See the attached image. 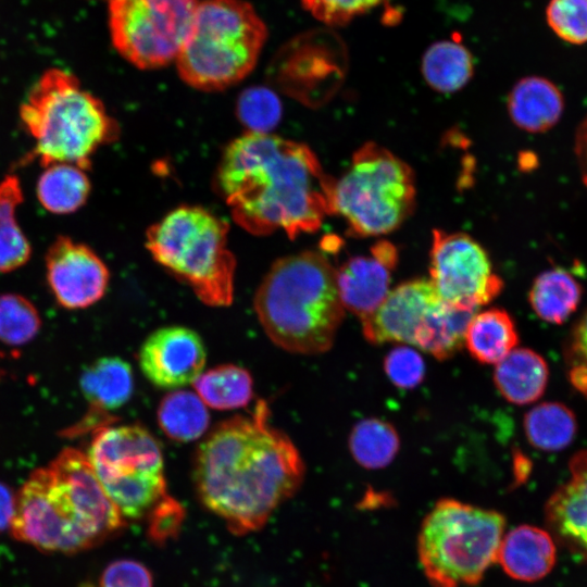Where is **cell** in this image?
<instances>
[{"label":"cell","instance_id":"1","mask_svg":"<svg viewBox=\"0 0 587 587\" xmlns=\"http://www.w3.org/2000/svg\"><path fill=\"white\" fill-rule=\"evenodd\" d=\"M304 472L299 450L270 423L262 399L248 415L211 429L196 451L192 469L199 499L235 535L260 529L300 488Z\"/></svg>","mask_w":587,"mask_h":587},{"label":"cell","instance_id":"2","mask_svg":"<svg viewBox=\"0 0 587 587\" xmlns=\"http://www.w3.org/2000/svg\"><path fill=\"white\" fill-rule=\"evenodd\" d=\"M335 180L305 143L250 132L227 145L215 177L241 228L257 236L283 230L290 239L335 214Z\"/></svg>","mask_w":587,"mask_h":587},{"label":"cell","instance_id":"3","mask_svg":"<svg viewBox=\"0 0 587 587\" xmlns=\"http://www.w3.org/2000/svg\"><path fill=\"white\" fill-rule=\"evenodd\" d=\"M124 525L87 454L65 448L17 491L10 528L15 539L42 551L73 553L102 542Z\"/></svg>","mask_w":587,"mask_h":587},{"label":"cell","instance_id":"4","mask_svg":"<svg viewBox=\"0 0 587 587\" xmlns=\"http://www.w3.org/2000/svg\"><path fill=\"white\" fill-rule=\"evenodd\" d=\"M253 308L274 345L304 355L328 351L345 316L336 268L313 250L276 260L255 291Z\"/></svg>","mask_w":587,"mask_h":587},{"label":"cell","instance_id":"5","mask_svg":"<svg viewBox=\"0 0 587 587\" xmlns=\"http://www.w3.org/2000/svg\"><path fill=\"white\" fill-rule=\"evenodd\" d=\"M20 118L34 140L26 161L47 167L55 163L88 170L91 157L118 136V126L103 103L71 73L50 68L29 90Z\"/></svg>","mask_w":587,"mask_h":587},{"label":"cell","instance_id":"6","mask_svg":"<svg viewBox=\"0 0 587 587\" xmlns=\"http://www.w3.org/2000/svg\"><path fill=\"white\" fill-rule=\"evenodd\" d=\"M228 232V224L208 210L182 205L148 228L146 247L201 302L228 307L236 271V259L227 247Z\"/></svg>","mask_w":587,"mask_h":587},{"label":"cell","instance_id":"7","mask_svg":"<svg viewBox=\"0 0 587 587\" xmlns=\"http://www.w3.org/2000/svg\"><path fill=\"white\" fill-rule=\"evenodd\" d=\"M266 37V26L249 2L203 0L175 60L178 75L199 90L228 88L254 68Z\"/></svg>","mask_w":587,"mask_h":587},{"label":"cell","instance_id":"8","mask_svg":"<svg viewBox=\"0 0 587 587\" xmlns=\"http://www.w3.org/2000/svg\"><path fill=\"white\" fill-rule=\"evenodd\" d=\"M504 516L451 498L436 502L417 538L420 563L433 587L478 584L497 561Z\"/></svg>","mask_w":587,"mask_h":587},{"label":"cell","instance_id":"9","mask_svg":"<svg viewBox=\"0 0 587 587\" xmlns=\"http://www.w3.org/2000/svg\"><path fill=\"white\" fill-rule=\"evenodd\" d=\"M416 203L415 177L399 157L375 142L362 145L335 180L334 211L354 237H377L399 228Z\"/></svg>","mask_w":587,"mask_h":587},{"label":"cell","instance_id":"10","mask_svg":"<svg viewBox=\"0 0 587 587\" xmlns=\"http://www.w3.org/2000/svg\"><path fill=\"white\" fill-rule=\"evenodd\" d=\"M86 454L124 520L148 517L172 498L166 489L161 447L142 426L99 428L92 433Z\"/></svg>","mask_w":587,"mask_h":587},{"label":"cell","instance_id":"11","mask_svg":"<svg viewBox=\"0 0 587 587\" xmlns=\"http://www.w3.org/2000/svg\"><path fill=\"white\" fill-rule=\"evenodd\" d=\"M198 5V0H109L112 43L138 68L165 66L184 48Z\"/></svg>","mask_w":587,"mask_h":587},{"label":"cell","instance_id":"12","mask_svg":"<svg viewBox=\"0 0 587 587\" xmlns=\"http://www.w3.org/2000/svg\"><path fill=\"white\" fill-rule=\"evenodd\" d=\"M429 274L440 299L454 307L477 310L503 289L486 250L465 233L433 230Z\"/></svg>","mask_w":587,"mask_h":587},{"label":"cell","instance_id":"13","mask_svg":"<svg viewBox=\"0 0 587 587\" xmlns=\"http://www.w3.org/2000/svg\"><path fill=\"white\" fill-rule=\"evenodd\" d=\"M46 277L57 302L64 309H86L105 294L110 272L87 245L59 236L49 247Z\"/></svg>","mask_w":587,"mask_h":587},{"label":"cell","instance_id":"14","mask_svg":"<svg viewBox=\"0 0 587 587\" xmlns=\"http://www.w3.org/2000/svg\"><path fill=\"white\" fill-rule=\"evenodd\" d=\"M207 351L202 338L185 326L155 329L142 342L138 364L145 377L162 389L192 384L203 372Z\"/></svg>","mask_w":587,"mask_h":587},{"label":"cell","instance_id":"15","mask_svg":"<svg viewBox=\"0 0 587 587\" xmlns=\"http://www.w3.org/2000/svg\"><path fill=\"white\" fill-rule=\"evenodd\" d=\"M440 300L429 278H414L390 289L383 302L361 320L362 334L372 345L414 346L429 310Z\"/></svg>","mask_w":587,"mask_h":587},{"label":"cell","instance_id":"16","mask_svg":"<svg viewBox=\"0 0 587 587\" xmlns=\"http://www.w3.org/2000/svg\"><path fill=\"white\" fill-rule=\"evenodd\" d=\"M398 251L387 240H378L370 254L353 255L336 270V285L345 310L362 320L377 309L390 291Z\"/></svg>","mask_w":587,"mask_h":587},{"label":"cell","instance_id":"17","mask_svg":"<svg viewBox=\"0 0 587 587\" xmlns=\"http://www.w3.org/2000/svg\"><path fill=\"white\" fill-rule=\"evenodd\" d=\"M79 386L88 409L84 417L70 429L67 436L112 425L110 413L122 408L132 397L134 375L132 366L118 357H103L88 365L82 373Z\"/></svg>","mask_w":587,"mask_h":587},{"label":"cell","instance_id":"18","mask_svg":"<svg viewBox=\"0 0 587 587\" xmlns=\"http://www.w3.org/2000/svg\"><path fill=\"white\" fill-rule=\"evenodd\" d=\"M570 472L547 502L546 521L559 541L587 560V450L572 458Z\"/></svg>","mask_w":587,"mask_h":587},{"label":"cell","instance_id":"19","mask_svg":"<svg viewBox=\"0 0 587 587\" xmlns=\"http://www.w3.org/2000/svg\"><path fill=\"white\" fill-rule=\"evenodd\" d=\"M555 555V545L548 532L520 525L503 536L497 561L510 577L535 582L553 569Z\"/></svg>","mask_w":587,"mask_h":587},{"label":"cell","instance_id":"20","mask_svg":"<svg viewBox=\"0 0 587 587\" xmlns=\"http://www.w3.org/2000/svg\"><path fill=\"white\" fill-rule=\"evenodd\" d=\"M507 107L515 126L538 134L551 129L559 122L564 110V98L549 79L526 76L511 89Z\"/></svg>","mask_w":587,"mask_h":587},{"label":"cell","instance_id":"21","mask_svg":"<svg viewBox=\"0 0 587 587\" xmlns=\"http://www.w3.org/2000/svg\"><path fill=\"white\" fill-rule=\"evenodd\" d=\"M549 370L545 359L528 348H515L496 364L494 382L501 396L516 405L537 401L546 390Z\"/></svg>","mask_w":587,"mask_h":587},{"label":"cell","instance_id":"22","mask_svg":"<svg viewBox=\"0 0 587 587\" xmlns=\"http://www.w3.org/2000/svg\"><path fill=\"white\" fill-rule=\"evenodd\" d=\"M476 311L454 307L440 299L427 313L414 347L439 361L452 358L464 347L466 328Z\"/></svg>","mask_w":587,"mask_h":587},{"label":"cell","instance_id":"23","mask_svg":"<svg viewBox=\"0 0 587 587\" xmlns=\"http://www.w3.org/2000/svg\"><path fill=\"white\" fill-rule=\"evenodd\" d=\"M519 344V334L511 315L491 308L472 317L466 328L464 347L483 364H497Z\"/></svg>","mask_w":587,"mask_h":587},{"label":"cell","instance_id":"24","mask_svg":"<svg viewBox=\"0 0 587 587\" xmlns=\"http://www.w3.org/2000/svg\"><path fill=\"white\" fill-rule=\"evenodd\" d=\"M582 286L566 270L553 267L540 273L529 290V303L541 320L564 323L578 307Z\"/></svg>","mask_w":587,"mask_h":587},{"label":"cell","instance_id":"25","mask_svg":"<svg viewBox=\"0 0 587 587\" xmlns=\"http://www.w3.org/2000/svg\"><path fill=\"white\" fill-rule=\"evenodd\" d=\"M91 184L86 171L68 163L47 166L36 185L40 204L50 213L70 214L87 201Z\"/></svg>","mask_w":587,"mask_h":587},{"label":"cell","instance_id":"26","mask_svg":"<svg viewBox=\"0 0 587 587\" xmlns=\"http://www.w3.org/2000/svg\"><path fill=\"white\" fill-rule=\"evenodd\" d=\"M421 71L430 88L452 93L470 82L474 63L471 52L459 40H439L425 51Z\"/></svg>","mask_w":587,"mask_h":587},{"label":"cell","instance_id":"27","mask_svg":"<svg viewBox=\"0 0 587 587\" xmlns=\"http://www.w3.org/2000/svg\"><path fill=\"white\" fill-rule=\"evenodd\" d=\"M192 386L204 404L215 410L240 409L253 398L251 374L236 364L209 369L196 378Z\"/></svg>","mask_w":587,"mask_h":587},{"label":"cell","instance_id":"28","mask_svg":"<svg viewBox=\"0 0 587 587\" xmlns=\"http://www.w3.org/2000/svg\"><path fill=\"white\" fill-rule=\"evenodd\" d=\"M22 202L18 177L7 175L0 182V273L22 267L32 255V246L16 220V209Z\"/></svg>","mask_w":587,"mask_h":587},{"label":"cell","instance_id":"29","mask_svg":"<svg viewBox=\"0 0 587 587\" xmlns=\"http://www.w3.org/2000/svg\"><path fill=\"white\" fill-rule=\"evenodd\" d=\"M158 424L172 440L188 442L204 435L210 424L208 407L195 391L176 389L160 401Z\"/></svg>","mask_w":587,"mask_h":587},{"label":"cell","instance_id":"30","mask_svg":"<svg viewBox=\"0 0 587 587\" xmlns=\"http://www.w3.org/2000/svg\"><path fill=\"white\" fill-rule=\"evenodd\" d=\"M353 460L367 470L388 466L400 450V437L395 426L382 419L367 417L353 425L348 437Z\"/></svg>","mask_w":587,"mask_h":587},{"label":"cell","instance_id":"31","mask_svg":"<svg viewBox=\"0 0 587 587\" xmlns=\"http://www.w3.org/2000/svg\"><path fill=\"white\" fill-rule=\"evenodd\" d=\"M523 428L528 442L536 449L558 451L573 441L577 423L574 413L566 405L544 402L525 414Z\"/></svg>","mask_w":587,"mask_h":587},{"label":"cell","instance_id":"32","mask_svg":"<svg viewBox=\"0 0 587 587\" xmlns=\"http://www.w3.org/2000/svg\"><path fill=\"white\" fill-rule=\"evenodd\" d=\"M41 319L36 307L18 294L0 295V341L22 346L39 333Z\"/></svg>","mask_w":587,"mask_h":587},{"label":"cell","instance_id":"33","mask_svg":"<svg viewBox=\"0 0 587 587\" xmlns=\"http://www.w3.org/2000/svg\"><path fill=\"white\" fill-rule=\"evenodd\" d=\"M238 120L247 132L270 133L282 117V103L277 95L262 86L245 89L236 104Z\"/></svg>","mask_w":587,"mask_h":587},{"label":"cell","instance_id":"34","mask_svg":"<svg viewBox=\"0 0 587 587\" xmlns=\"http://www.w3.org/2000/svg\"><path fill=\"white\" fill-rule=\"evenodd\" d=\"M547 22L555 35L566 42H587V0H550Z\"/></svg>","mask_w":587,"mask_h":587},{"label":"cell","instance_id":"35","mask_svg":"<svg viewBox=\"0 0 587 587\" xmlns=\"http://www.w3.org/2000/svg\"><path fill=\"white\" fill-rule=\"evenodd\" d=\"M384 372L395 387L413 389L424 380L426 366L417 350L399 345L385 355Z\"/></svg>","mask_w":587,"mask_h":587},{"label":"cell","instance_id":"36","mask_svg":"<svg viewBox=\"0 0 587 587\" xmlns=\"http://www.w3.org/2000/svg\"><path fill=\"white\" fill-rule=\"evenodd\" d=\"M385 0H301L302 5L319 21L330 25H345L379 5Z\"/></svg>","mask_w":587,"mask_h":587},{"label":"cell","instance_id":"37","mask_svg":"<svg viewBox=\"0 0 587 587\" xmlns=\"http://www.w3.org/2000/svg\"><path fill=\"white\" fill-rule=\"evenodd\" d=\"M565 358L574 387L587 395V312L573 328Z\"/></svg>","mask_w":587,"mask_h":587},{"label":"cell","instance_id":"38","mask_svg":"<svg viewBox=\"0 0 587 587\" xmlns=\"http://www.w3.org/2000/svg\"><path fill=\"white\" fill-rule=\"evenodd\" d=\"M100 584L101 587H152V577L140 562L123 559L105 567Z\"/></svg>","mask_w":587,"mask_h":587},{"label":"cell","instance_id":"39","mask_svg":"<svg viewBox=\"0 0 587 587\" xmlns=\"http://www.w3.org/2000/svg\"><path fill=\"white\" fill-rule=\"evenodd\" d=\"M575 154L583 183L587 188V117L584 118L575 135Z\"/></svg>","mask_w":587,"mask_h":587},{"label":"cell","instance_id":"40","mask_svg":"<svg viewBox=\"0 0 587 587\" xmlns=\"http://www.w3.org/2000/svg\"><path fill=\"white\" fill-rule=\"evenodd\" d=\"M15 496L10 487L0 482V533L10 527L15 508Z\"/></svg>","mask_w":587,"mask_h":587}]
</instances>
